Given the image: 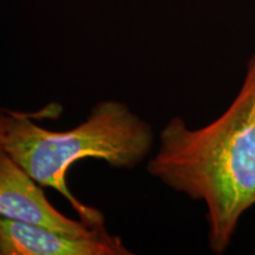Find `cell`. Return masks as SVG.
<instances>
[{
    "instance_id": "2",
    "label": "cell",
    "mask_w": 255,
    "mask_h": 255,
    "mask_svg": "<svg viewBox=\"0 0 255 255\" xmlns=\"http://www.w3.org/2000/svg\"><path fill=\"white\" fill-rule=\"evenodd\" d=\"M154 142L150 124L129 105L103 100L81 124L64 131H52L26 114L11 111L1 149L44 188L58 191L82 221L104 227L101 210L84 205L70 190V167L81 159L96 158L117 169H133L149 157Z\"/></svg>"
},
{
    "instance_id": "3",
    "label": "cell",
    "mask_w": 255,
    "mask_h": 255,
    "mask_svg": "<svg viewBox=\"0 0 255 255\" xmlns=\"http://www.w3.org/2000/svg\"><path fill=\"white\" fill-rule=\"evenodd\" d=\"M0 216L38 225L70 237L87 238L104 231L82 220H73L52 206L43 190L25 169L0 148Z\"/></svg>"
},
{
    "instance_id": "4",
    "label": "cell",
    "mask_w": 255,
    "mask_h": 255,
    "mask_svg": "<svg viewBox=\"0 0 255 255\" xmlns=\"http://www.w3.org/2000/svg\"><path fill=\"white\" fill-rule=\"evenodd\" d=\"M1 255H131L120 238L107 229L87 238H76L0 216Z\"/></svg>"
},
{
    "instance_id": "6",
    "label": "cell",
    "mask_w": 255,
    "mask_h": 255,
    "mask_svg": "<svg viewBox=\"0 0 255 255\" xmlns=\"http://www.w3.org/2000/svg\"><path fill=\"white\" fill-rule=\"evenodd\" d=\"M0 255H1V254H0Z\"/></svg>"
},
{
    "instance_id": "1",
    "label": "cell",
    "mask_w": 255,
    "mask_h": 255,
    "mask_svg": "<svg viewBox=\"0 0 255 255\" xmlns=\"http://www.w3.org/2000/svg\"><path fill=\"white\" fill-rule=\"evenodd\" d=\"M146 171L205 203L209 250L226 253L241 218L255 206V52L237 96L218 119L200 128L180 116L168 121Z\"/></svg>"
},
{
    "instance_id": "5",
    "label": "cell",
    "mask_w": 255,
    "mask_h": 255,
    "mask_svg": "<svg viewBox=\"0 0 255 255\" xmlns=\"http://www.w3.org/2000/svg\"><path fill=\"white\" fill-rule=\"evenodd\" d=\"M9 116H11V111L0 113V148L2 146V142H4L5 132L9 122Z\"/></svg>"
}]
</instances>
